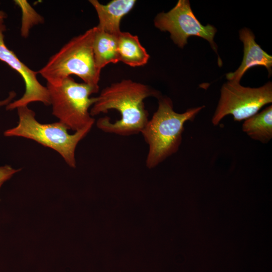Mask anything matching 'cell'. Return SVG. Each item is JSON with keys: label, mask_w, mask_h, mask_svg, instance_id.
Returning a JSON list of instances; mask_svg holds the SVG:
<instances>
[{"label": "cell", "mask_w": 272, "mask_h": 272, "mask_svg": "<svg viewBox=\"0 0 272 272\" xmlns=\"http://www.w3.org/2000/svg\"><path fill=\"white\" fill-rule=\"evenodd\" d=\"M159 91L143 84L123 80L112 84L102 90L90 109L91 116L109 110L119 112L121 117L114 122L108 117L98 119L97 127L103 132L121 136L141 133L149 120L144 100L149 97L158 98Z\"/></svg>", "instance_id": "6da1fadb"}, {"label": "cell", "mask_w": 272, "mask_h": 272, "mask_svg": "<svg viewBox=\"0 0 272 272\" xmlns=\"http://www.w3.org/2000/svg\"><path fill=\"white\" fill-rule=\"evenodd\" d=\"M158 107L141 133L149 149L146 165L153 168L176 153L182 142L184 125L193 120L205 106L191 108L178 113L173 109V102L167 97L158 98Z\"/></svg>", "instance_id": "7a4b0ae2"}, {"label": "cell", "mask_w": 272, "mask_h": 272, "mask_svg": "<svg viewBox=\"0 0 272 272\" xmlns=\"http://www.w3.org/2000/svg\"><path fill=\"white\" fill-rule=\"evenodd\" d=\"M96 27L73 38L52 55L38 73L52 86L74 75L83 82L99 87L101 71L96 66L93 42Z\"/></svg>", "instance_id": "3957f363"}, {"label": "cell", "mask_w": 272, "mask_h": 272, "mask_svg": "<svg viewBox=\"0 0 272 272\" xmlns=\"http://www.w3.org/2000/svg\"><path fill=\"white\" fill-rule=\"evenodd\" d=\"M17 109L19 117L18 124L5 130L4 136L22 137L34 141L57 152L70 167H76L77 146L89 132L93 125L70 134L69 128L59 121L51 123L39 122L36 119L35 112L28 106Z\"/></svg>", "instance_id": "277c9868"}, {"label": "cell", "mask_w": 272, "mask_h": 272, "mask_svg": "<svg viewBox=\"0 0 272 272\" xmlns=\"http://www.w3.org/2000/svg\"><path fill=\"white\" fill-rule=\"evenodd\" d=\"M52 114L69 129L75 131L93 125L94 118L90 109L96 101V97H90L96 93L99 87L85 83L76 82L68 77L57 86L47 84Z\"/></svg>", "instance_id": "5b68a950"}, {"label": "cell", "mask_w": 272, "mask_h": 272, "mask_svg": "<svg viewBox=\"0 0 272 272\" xmlns=\"http://www.w3.org/2000/svg\"><path fill=\"white\" fill-rule=\"evenodd\" d=\"M271 102V82L259 88H250L243 87L240 83L228 81L221 88L220 98L212 123L217 125L229 114L233 115L234 121L246 120L256 114L263 106Z\"/></svg>", "instance_id": "8992f818"}, {"label": "cell", "mask_w": 272, "mask_h": 272, "mask_svg": "<svg viewBox=\"0 0 272 272\" xmlns=\"http://www.w3.org/2000/svg\"><path fill=\"white\" fill-rule=\"evenodd\" d=\"M154 25L162 31L169 32L171 39L180 48L187 44L189 37L196 36L207 40L218 54L214 40L217 29L210 24L202 25L194 15L188 0H179L169 12L157 14Z\"/></svg>", "instance_id": "52a82bcc"}, {"label": "cell", "mask_w": 272, "mask_h": 272, "mask_svg": "<svg viewBox=\"0 0 272 272\" xmlns=\"http://www.w3.org/2000/svg\"><path fill=\"white\" fill-rule=\"evenodd\" d=\"M5 31L6 26L0 23V60L18 73L25 85V93L22 97L9 103L6 106V109L11 111L21 107L28 106L29 104L34 102H40L46 106L50 105L48 89L37 80L38 72L30 69L8 48L4 41Z\"/></svg>", "instance_id": "ba28073f"}, {"label": "cell", "mask_w": 272, "mask_h": 272, "mask_svg": "<svg viewBox=\"0 0 272 272\" xmlns=\"http://www.w3.org/2000/svg\"><path fill=\"white\" fill-rule=\"evenodd\" d=\"M239 38L244 45L243 60L239 67L234 72L226 74L228 81L240 83L245 73L250 68L260 65L264 66L269 77L272 73V56L265 52L255 42L253 32L247 28L239 31Z\"/></svg>", "instance_id": "9c48e42d"}, {"label": "cell", "mask_w": 272, "mask_h": 272, "mask_svg": "<svg viewBox=\"0 0 272 272\" xmlns=\"http://www.w3.org/2000/svg\"><path fill=\"white\" fill-rule=\"evenodd\" d=\"M97 14L99 23L96 26L99 30L118 36L122 18L134 7L135 0H113L102 5L97 0H90Z\"/></svg>", "instance_id": "30bf717a"}, {"label": "cell", "mask_w": 272, "mask_h": 272, "mask_svg": "<svg viewBox=\"0 0 272 272\" xmlns=\"http://www.w3.org/2000/svg\"><path fill=\"white\" fill-rule=\"evenodd\" d=\"M96 27L93 42V51L97 68L101 71L107 64L119 60L118 37L99 30Z\"/></svg>", "instance_id": "8fae6325"}, {"label": "cell", "mask_w": 272, "mask_h": 272, "mask_svg": "<svg viewBox=\"0 0 272 272\" xmlns=\"http://www.w3.org/2000/svg\"><path fill=\"white\" fill-rule=\"evenodd\" d=\"M118 53L119 61L132 67L145 65L150 58L138 36L129 32H121L118 35Z\"/></svg>", "instance_id": "7c38bea8"}, {"label": "cell", "mask_w": 272, "mask_h": 272, "mask_svg": "<svg viewBox=\"0 0 272 272\" xmlns=\"http://www.w3.org/2000/svg\"><path fill=\"white\" fill-rule=\"evenodd\" d=\"M242 130L254 140L268 143L272 138V106L246 119Z\"/></svg>", "instance_id": "4fadbf2b"}, {"label": "cell", "mask_w": 272, "mask_h": 272, "mask_svg": "<svg viewBox=\"0 0 272 272\" xmlns=\"http://www.w3.org/2000/svg\"><path fill=\"white\" fill-rule=\"evenodd\" d=\"M15 3L19 6L22 11L21 35L27 37L29 35V30L35 25L42 23L43 18L38 14L26 1H14Z\"/></svg>", "instance_id": "5bb4252c"}, {"label": "cell", "mask_w": 272, "mask_h": 272, "mask_svg": "<svg viewBox=\"0 0 272 272\" xmlns=\"http://www.w3.org/2000/svg\"><path fill=\"white\" fill-rule=\"evenodd\" d=\"M21 169H15L9 165L0 166V188L3 184L19 172Z\"/></svg>", "instance_id": "9a60e30c"}, {"label": "cell", "mask_w": 272, "mask_h": 272, "mask_svg": "<svg viewBox=\"0 0 272 272\" xmlns=\"http://www.w3.org/2000/svg\"><path fill=\"white\" fill-rule=\"evenodd\" d=\"M16 96V93L12 91L9 93L7 98L0 100V108L3 106H6L10 103Z\"/></svg>", "instance_id": "2e32d148"}, {"label": "cell", "mask_w": 272, "mask_h": 272, "mask_svg": "<svg viewBox=\"0 0 272 272\" xmlns=\"http://www.w3.org/2000/svg\"><path fill=\"white\" fill-rule=\"evenodd\" d=\"M7 17V14L4 11L0 10V23H3L4 20Z\"/></svg>", "instance_id": "e0dca14e"}]
</instances>
